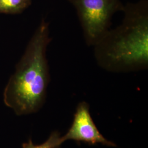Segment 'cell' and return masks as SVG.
Wrapping results in <instances>:
<instances>
[{
    "instance_id": "1",
    "label": "cell",
    "mask_w": 148,
    "mask_h": 148,
    "mask_svg": "<svg viewBox=\"0 0 148 148\" xmlns=\"http://www.w3.org/2000/svg\"><path fill=\"white\" fill-rule=\"evenodd\" d=\"M121 23L109 29L93 46L98 65L108 72L148 69V0L128 2Z\"/></svg>"
},
{
    "instance_id": "2",
    "label": "cell",
    "mask_w": 148,
    "mask_h": 148,
    "mask_svg": "<svg viewBox=\"0 0 148 148\" xmlns=\"http://www.w3.org/2000/svg\"><path fill=\"white\" fill-rule=\"evenodd\" d=\"M51 40L49 24L42 19L5 86L4 104L18 116L36 112L45 102L50 82L47 51Z\"/></svg>"
},
{
    "instance_id": "3",
    "label": "cell",
    "mask_w": 148,
    "mask_h": 148,
    "mask_svg": "<svg viewBox=\"0 0 148 148\" xmlns=\"http://www.w3.org/2000/svg\"><path fill=\"white\" fill-rule=\"evenodd\" d=\"M75 8L85 42L93 47L111 26L114 15L122 12L120 0H69Z\"/></svg>"
},
{
    "instance_id": "4",
    "label": "cell",
    "mask_w": 148,
    "mask_h": 148,
    "mask_svg": "<svg viewBox=\"0 0 148 148\" xmlns=\"http://www.w3.org/2000/svg\"><path fill=\"white\" fill-rule=\"evenodd\" d=\"M63 139L64 142L73 140L92 145L99 143L109 147L116 146L115 143L108 140L99 132L90 116L89 104L86 101L78 104L73 123Z\"/></svg>"
},
{
    "instance_id": "5",
    "label": "cell",
    "mask_w": 148,
    "mask_h": 148,
    "mask_svg": "<svg viewBox=\"0 0 148 148\" xmlns=\"http://www.w3.org/2000/svg\"><path fill=\"white\" fill-rule=\"evenodd\" d=\"M32 0H0V14H16L25 11Z\"/></svg>"
},
{
    "instance_id": "6",
    "label": "cell",
    "mask_w": 148,
    "mask_h": 148,
    "mask_svg": "<svg viewBox=\"0 0 148 148\" xmlns=\"http://www.w3.org/2000/svg\"><path fill=\"white\" fill-rule=\"evenodd\" d=\"M64 142L63 137L60 136L58 132L52 133L47 140L40 145H35L32 140L28 142L23 144V148H60L61 145Z\"/></svg>"
}]
</instances>
